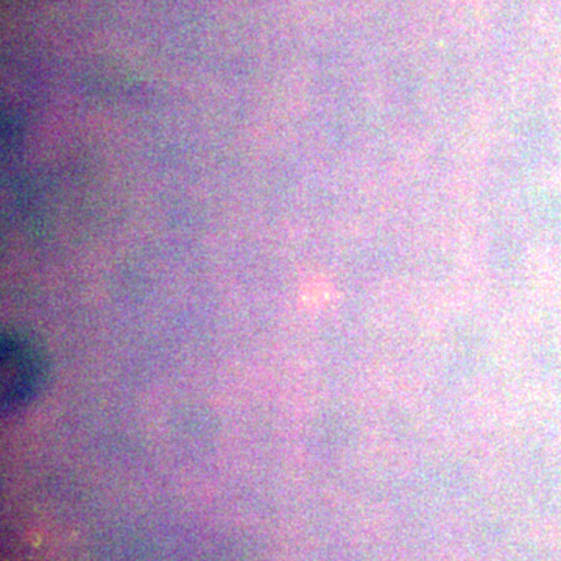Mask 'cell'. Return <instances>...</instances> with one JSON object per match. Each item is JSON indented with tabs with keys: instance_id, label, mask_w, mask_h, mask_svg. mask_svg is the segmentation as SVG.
<instances>
[{
	"instance_id": "6da1fadb",
	"label": "cell",
	"mask_w": 561,
	"mask_h": 561,
	"mask_svg": "<svg viewBox=\"0 0 561 561\" xmlns=\"http://www.w3.org/2000/svg\"><path fill=\"white\" fill-rule=\"evenodd\" d=\"M44 354L31 339L5 335L2 343V405L13 412L24 408L44 383Z\"/></svg>"
}]
</instances>
